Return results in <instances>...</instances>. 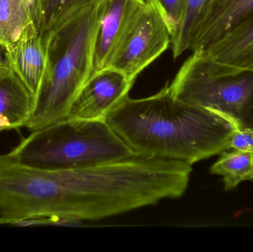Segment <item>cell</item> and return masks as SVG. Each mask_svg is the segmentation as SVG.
<instances>
[{"instance_id":"cell-8","label":"cell","mask_w":253,"mask_h":252,"mask_svg":"<svg viewBox=\"0 0 253 252\" xmlns=\"http://www.w3.org/2000/svg\"><path fill=\"white\" fill-rule=\"evenodd\" d=\"M145 0H106L95 42L92 75L106 69Z\"/></svg>"},{"instance_id":"cell-14","label":"cell","mask_w":253,"mask_h":252,"mask_svg":"<svg viewBox=\"0 0 253 252\" xmlns=\"http://www.w3.org/2000/svg\"><path fill=\"white\" fill-rule=\"evenodd\" d=\"M106 0H40L38 28L43 36L49 35L78 13L96 7Z\"/></svg>"},{"instance_id":"cell-7","label":"cell","mask_w":253,"mask_h":252,"mask_svg":"<svg viewBox=\"0 0 253 252\" xmlns=\"http://www.w3.org/2000/svg\"><path fill=\"white\" fill-rule=\"evenodd\" d=\"M133 84L111 68L93 74L76 96L68 118L105 120L109 112L129 96Z\"/></svg>"},{"instance_id":"cell-3","label":"cell","mask_w":253,"mask_h":252,"mask_svg":"<svg viewBox=\"0 0 253 252\" xmlns=\"http://www.w3.org/2000/svg\"><path fill=\"white\" fill-rule=\"evenodd\" d=\"M105 1L42 36L48 47L49 65L25 125L30 131L67 118L76 96L91 76L96 34Z\"/></svg>"},{"instance_id":"cell-13","label":"cell","mask_w":253,"mask_h":252,"mask_svg":"<svg viewBox=\"0 0 253 252\" xmlns=\"http://www.w3.org/2000/svg\"><path fill=\"white\" fill-rule=\"evenodd\" d=\"M40 0H0V43L5 53L38 28Z\"/></svg>"},{"instance_id":"cell-4","label":"cell","mask_w":253,"mask_h":252,"mask_svg":"<svg viewBox=\"0 0 253 252\" xmlns=\"http://www.w3.org/2000/svg\"><path fill=\"white\" fill-rule=\"evenodd\" d=\"M135 156L105 120L67 118L31 132L2 158L37 170H76Z\"/></svg>"},{"instance_id":"cell-6","label":"cell","mask_w":253,"mask_h":252,"mask_svg":"<svg viewBox=\"0 0 253 252\" xmlns=\"http://www.w3.org/2000/svg\"><path fill=\"white\" fill-rule=\"evenodd\" d=\"M170 44L171 34L166 21L156 7L146 1L108 68L135 81Z\"/></svg>"},{"instance_id":"cell-19","label":"cell","mask_w":253,"mask_h":252,"mask_svg":"<svg viewBox=\"0 0 253 252\" xmlns=\"http://www.w3.org/2000/svg\"><path fill=\"white\" fill-rule=\"evenodd\" d=\"M4 53H5V51L4 49L0 47V77L7 75L12 71L8 62H7L6 54Z\"/></svg>"},{"instance_id":"cell-10","label":"cell","mask_w":253,"mask_h":252,"mask_svg":"<svg viewBox=\"0 0 253 252\" xmlns=\"http://www.w3.org/2000/svg\"><path fill=\"white\" fill-rule=\"evenodd\" d=\"M5 54L10 69L26 86L35 101L49 65L48 47L40 31L28 33Z\"/></svg>"},{"instance_id":"cell-11","label":"cell","mask_w":253,"mask_h":252,"mask_svg":"<svg viewBox=\"0 0 253 252\" xmlns=\"http://www.w3.org/2000/svg\"><path fill=\"white\" fill-rule=\"evenodd\" d=\"M201 53L222 66L253 72V13Z\"/></svg>"},{"instance_id":"cell-18","label":"cell","mask_w":253,"mask_h":252,"mask_svg":"<svg viewBox=\"0 0 253 252\" xmlns=\"http://www.w3.org/2000/svg\"><path fill=\"white\" fill-rule=\"evenodd\" d=\"M228 119L233 126L230 149L253 154V129L242 127Z\"/></svg>"},{"instance_id":"cell-15","label":"cell","mask_w":253,"mask_h":252,"mask_svg":"<svg viewBox=\"0 0 253 252\" xmlns=\"http://www.w3.org/2000/svg\"><path fill=\"white\" fill-rule=\"evenodd\" d=\"M210 173L222 177L226 191L236 189L242 182H253V154L236 149L224 151Z\"/></svg>"},{"instance_id":"cell-16","label":"cell","mask_w":253,"mask_h":252,"mask_svg":"<svg viewBox=\"0 0 253 252\" xmlns=\"http://www.w3.org/2000/svg\"><path fill=\"white\" fill-rule=\"evenodd\" d=\"M209 0H186L184 14L178 29L171 36L173 58L190 50L192 41Z\"/></svg>"},{"instance_id":"cell-2","label":"cell","mask_w":253,"mask_h":252,"mask_svg":"<svg viewBox=\"0 0 253 252\" xmlns=\"http://www.w3.org/2000/svg\"><path fill=\"white\" fill-rule=\"evenodd\" d=\"M105 121L136 156L193 165L230 149V120L178 100L168 84L149 97L126 96Z\"/></svg>"},{"instance_id":"cell-1","label":"cell","mask_w":253,"mask_h":252,"mask_svg":"<svg viewBox=\"0 0 253 252\" xmlns=\"http://www.w3.org/2000/svg\"><path fill=\"white\" fill-rule=\"evenodd\" d=\"M192 165L133 156L76 170H37L0 156V225L99 220L185 193Z\"/></svg>"},{"instance_id":"cell-12","label":"cell","mask_w":253,"mask_h":252,"mask_svg":"<svg viewBox=\"0 0 253 252\" xmlns=\"http://www.w3.org/2000/svg\"><path fill=\"white\" fill-rule=\"evenodd\" d=\"M34 107V96L13 71L0 77V132L25 127Z\"/></svg>"},{"instance_id":"cell-5","label":"cell","mask_w":253,"mask_h":252,"mask_svg":"<svg viewBox=\"0 0 253 252\" xmlns=\"http://www.w3.org/2000/svg\"><path fill=\"white\" fill-rule=\"evenodd\" d=\"M168 88L181 102L253 129V72L234 71L201 52H192Z\"/></svg>"},{"instance_id":"cell-9","label":"cell","mask_w":253,"mask_h":252,"mask_svg":"<svg viewBox=\"0 0 253 252\" xmlns=\"http://www.w3.org/2000/svg\"><path fill=\"white\" fill-rule=\"evenodd\" d=\"M253 13V0H209L190 50L202 51Z\"/></svg>"},{"instance_id":"cell-20","label":"cell","mask_w":253,"mask_h":252,"mask_svg":"<svg viewBox=\"0 0 253 252\" xmlns=\"http://www.w3.org/2000/svg\"><path fill=\"white\" fill-rule=\"evenodd\" d=\"M0 47H1V43H0ZM2 48H3V47H2Z\"/></svg>"},{"instance_id":"cell-17","label":"cell","mask_w":253,"mask_h":252,"mask_svg":"<svg viewBox=\"0 0 253 252\" xmlns=\"http://www.w3.org/2000/svg\"><path fill=\"white\" fill-rule=\"evenodd\" d=\"M157 9L168 24L171 36L178 29L183 14L186 0H145Z\"/></svg>"}]
</instances>
